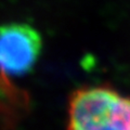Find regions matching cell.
<instances>
[{
	"mask_svg": "<svg viewBox=\"0 0 130 130\" xmlns=\"http://www.w3.org/2000/svg\"><path fill=\"white\" fill-rule=\"evenodd\" d=\"M67 130H130V98L106 85L77 88L68 99Z\"/></svg>",
	"mask_w": 130,
	"mask_h": 130,
	"instance_id": "cell-1",
	"label": "cell"
},
{
	"mask_svg": "<svg viewBox=\"0 0 130 130\" xmlns=\"http://www.w3.org/2000/svg\"><path fill=\"white\" fill-rule=\"evenodd\" d=\"M41 50V36L29 24L13 22L0 26V71L8 76L30 73Z\"/></svg>",
	"mask_w": 130,
	"mask_h": 130,
	"instance_id": "cell-2",
	"label": "cell"
},
{
	"mask_svg": "<svg viewBox=\"0 0 130 130\" xmlns=\"http://www.w3.org/2000/svg\"><path fill=\"white\" fill-rule=\"evenodd\" d=\"M29 95L12 84L8 75L0 71V123L13 128L29 111Z\"/></svg>",
	"mask_w": 130,
	"mask_h": 130,
	"instance_id": "cell-3",
	"label": "cell"
}]
</instances>
